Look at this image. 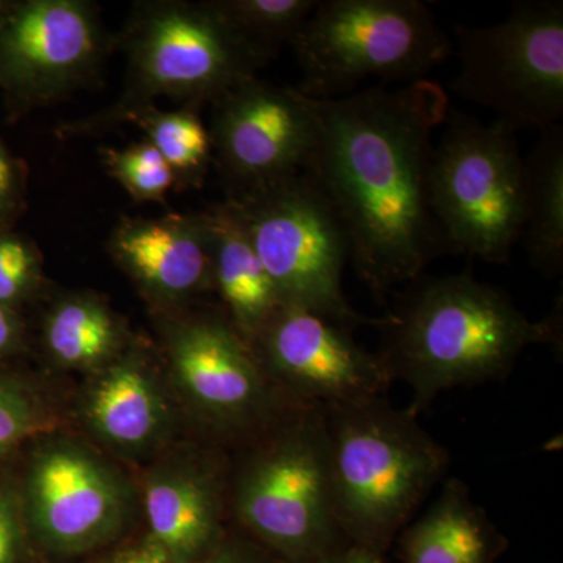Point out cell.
<instances>
[{
    "mask_svg": "<svg viewBox=\"0 0 563 563\" xmlns=\"http://www.w3.org/2000/svg\"><path fill=\"white\" fill-rule=\"evenodd\" d=\"M43 282V258L38 247L10 229L0 231V303L16 309L27 301Z\"/></svg>",
    "mask_w": 563,
    "mask_h": 563,
    "instance_id": "d4e9b609",
    "label": "cell"
},
{
    "mask_svg": "<svg viewBox=\"0 0 563 563\" xmlns=\"http://www.w3.org/2000/svg\"><path fill=\"white\" fill-rule=\"evenodd\" d=\"M339 322L282 306L250 344L262 368L296 401L329 407L385 396L391 385L377 354Z\"/></svg>",
    "mask_w": 563,
    "mask_h": 563,
    "instance_id": "7c38bea8",
    "label": "cell"
},
{
    "mask_svg": "<svg viewBox=\"0 0 563 563\" xmlns=\"http://www.w3.org/2000/svg\"><path fill=\"white\" fill-rule=\"evenodd\" d=\"M124 343L120 320L91 295L66 296L44 322L46 350L68 368L101 369L122 354Z\"/></svg>",
    "mask_w": 563,
    "mask_h": 563,
    "instance_id": "44dd1931",
    "label": "cell"
},
{
    "mask_svg": "<svg viewBox=\"0 0 563 563\" xmlns=\"http://www.w3.org/2000/svg\"><path fill=\"white\" fill-rule=\"evenodd\" d=\"M395 544L402 563H496L510 547L459 477L443 481L432 506L404 528Z\"/></svg>",
    "mask_w": 563,
    "mask_h": 563,
    "instance_id": "e0dca14e",
    "label": "cell"
},
{
    "mask_svg": "<svg viewBox=\"0 0 563 563\" xmlns=\"http://www.w3.org/2000/svg\"><path fill=\"white\" fill-rule=\"evenodd\" d=\"M27 537L20 514L9 496L0 490V563H29Z\"/></svg>",
    "mask_w": 563,
    "mask_h": 563,
    "instance_id": "83f0119b",
    "label": "cell"
},
{
    "mask_svg": "<svg viewBox=\"0 0 563 563\" xmlns=\"http://www.w3.org/2000/svg\"><path fill=\"white\" fill-rule=\"evenodd\" d=\"M110 563H174L161 544L150 536L141 542L118 551Z\"/></svg>",
    "mask_w": 563,
    "mask_h": 563,
    "instance_id": "f546056e",
    "label": "cell"
},
{
    "mask_svg": "<svg viewBox=\"0 0 563 563\" xmlns=\"http://www.w3.org/2000/svg\"><path fill=\"white\" fill-rule=\"evenodd\" d=\"M174 377L224 439L251 442L299 406L269 379L250 344L220 314L172 318L165 328Z\"/></svg>",
    "mask_w": 563,
    "mask_h": 563,
    "instance_id": "30bf717a",
    "label": "cell"
},
{
    "mask_svg": "<svg viewBox=\"0 0 563 563\" xmlns=\"http://www.w3.org/2000/svg\"><path fill=\"white\" fill-rule=\"evenodd\" d=\"M98 10L85 0H11L0 22V92L11 117L91 80L107 51Z\"/></svg>",
    "mask_w": 563,
    "mask_h": 563,
    "instance_id": "8fae6325",
    "label": "cell"
},
{
    "mask_svg": "<svg viewBox=\"0 0 563 563\" xmlns=\"http://www.w3.org/2000/svg\"><path fill=\"white\" fill-rule=\"evenodd\" d=\"M124 122H132L144 140L150 141L163 161L173 169L176 181L185 185L201 184L209 168L213 150L209 129L192 109L161 110L146 107L129 114Z\"/></svg>",
    "mask_w": 563,
    "mask_h": 563,
    "instance_id": "7402d4cb",
    "label": "cell"
},
{
    "mask_svg": "<svg viewBox=\"0 0 563 563\" xmlns=\"http://www.w3.org/2000/svg\"><path fill=\"white\" fill-rule=\"evenodd\" d=\"M98 372L85 398L92 432L124 453L152 446L165 431L168 406L143 355L122 352Z\"/></svg>",
    "mask_w": 563,
    "mask_h": 563,
    "instance_id": "ac0fdd59",
    "label": "cell"
},
{
    "mask_svg": "<svg viewBox=\"0 0 563 563\" xmlns=\"http://www.w3.org/2000/svg\"><path fill=\"white\" fill-rule=\"evenodd\" d=\"M302 95L335 99L372 79H426L453 41L420 0H324L291 41Z\"/></svg>",
    "mask_w": 563,
    "mask_h": 563,
    "instance_id": "8992f818",
    "label": "cell"
},
{
    "mask_svg": "<svg viewBox=\"0 0 563 563\" xmlns=\"http://www.w3.org/2000/svg\"><path fill=\"white\" fill-rule=\"evenodd\" d=\"M203 214L209 229L213 288L228 309V320L251 344L280 309L279 296L231 203H220Z\"/></svg>",
    "mask_w": 563,
    "mask_h": 563,
    "instance_id": "d6986e66",
    "label": "cell"
},
{
    "mask_svg": "<svg viewBox=\"0 0 563 563\" xmlns=\"http://www.w3.org/2000/svg\"><path fill=\"white\" fill-rule=\"evenodd\" d=\"M11 5V0H0V22H2L3 16H5L7 11H9Z\"/></svg>",
    "mask_w": 563,
    "mask_h": 563,
    "instance_id": "d6a6232c",
    "label": "cell"
},
{
    "mask_svg": "<svg viewBox=\"0 0 563 563\" xmlns=\"http://www.w3.org/2000/svg\"><path fill=\"white\" fill-rule=\"evenodd\" d=\"M318 563H388L387 555L373 553L365 548L347 544L343 550L329 555L324 561Z\"/></svg>",
    "mask_w": 563,
    "mask_h": 563,
    "instance_id": "1f68e13d",
    "label": "cell"
},
{
    "mask_svg": "<svg viewBox=\"0 0 563 563\" xmlns=\"http://www.w3.org/2000/svg\"><path fill=\"white\" fill-rule=\"evenodd\" d=\"M128 77L109 110L70 125V135L113 128L161 98L190 107L214 102L273 57L225 20L211 2L155 0L133 7L122 33Z\"/></svg>",
    "mask_w": 563,
    "mask_h": 563,
    "instance_id": "5b68a950",
    "label": "cell"
},
{
    "mask_svg": "<svg viewBox=\"0 0 563 563\" xmlns=\"http://www.w3.org/2000/svg\"><path fill=\"white\" fill-rule=\"evenodd\" d=\"M228 476L236 531L282 563H318L346 548L322 407L299 404L246 443Z\"/></svg>",
    "mask_w": 563,
    "mask_h": 563,
    "instance_id": "277c9868",
    "label": "cell"
},
{
    "mask_svg": "<svg viewBox=\"0 0 563 563\" xmlns=\"http://www.w3.org/2000/svg\"><path fill=\"white\" fill-rule=\"evenodd\" d=\"M303 99L314 122L303 173L335 211L355 272L384 302L437 257L453 254L429 190L433 133L446 120L450 98L422 79Z\"/></svg>",
    "mask_w": 563,
    "mask_h": 563,
    "instance_id": "6da1fadb",
    "label": "cell"
},
{
    "mask_svg": "<svg viewBox=\"0 0 563 563\" xmlns=\"http://www.w3.org/2000/svg\"><path fill=\"white\" fill-rule=\"evenodd\" d=\"M29 521L44 551L60 558L117 539L128 520L124 485L91 451L52 443L36 454L27 479Z\"/></svg>",
    "mask_w": 563,
    "mask_h": 563,
    "instance_id": "5bb4252c",
    "label": "cell"
},
{
    "mask_svg": "<svg viewBox=\"0 0 563 563\" xmlns=\"http://www.w3.org/2000/svg\"><path fill=\"white\" fill-rule=\"evenodd\" d=\"M459 74L453 91L495 111L514 132H543L563 118V3H515L487 27L455 25Z\"/></svg>",
    "mask_w": 563,
    "mask_h": 563,
    "instance_id": "9c48e42d",
    "label": "cell"
},
{
    "mask_svg": "<svg viewBox=\"0 0 563 563\" xmlns=\"http://www.w3.org/2000/svg\"><path fill=\"white\" fill-rule=\"evenodd\" d=\"M229 466L220 455L157 470L146 483L150 537L174 563H203L228 536Z\"/></svg>",
    "mask_w": 563,
    "mask_h": 563,
    "instance_id": "2e32d148",
    "label": "cell"
},
{
    "mask_svg": "<svg viewBox=\"0 0 563 563\" xmlns=\"http://www.w3.org/2000/svg\"><path fill=\"white\" fill-rule=\"evenodd\" d=\"M203 563H282L261 544L239 531H229L218 550Z\"/></svg>",
    "mask_w": 563,
    "mask_h": 563,
    "instance_id": "f1b7e54d",
    "label": "cell"
},
{
    "mask_svg": "<svg viewBox=\"0 0 563 563\" xmlns=\"http://www.w3.org/2000/svg\"><path fill=\"white\" fill-rule=\"evenodd\" d=\"M107 172L136 202L165 203L177 184L168 163L147 140L136 141L122 150L101 152Z\"/></svg>",
    "mask_w": 563,
    "mask_h": 563,
    "instance_id": "cb8c5ba5",
    "label": "cell"
},
{
    "mask_svg": "<svg viewBox=\"0 0 563 563\" xmlns=\"http://www.w3.org/2000/svg\"><path fill=\"white\" fill-rule=\"evenodd\" d=\"M324 410L336 515L347 542L387 555L450 468L418 417L385 396Z\"/></svg>",
    "mask_w": 563,
    "mask_h": 563,
    "instance_id": "3957f363",
    "label": "cell"
},
{
    "mask_svg": "<svg viewBox=\"0 0 563 563\" xmlns=\"http://www.w3.org/2000/svg\"><path fill=\"white\" fill-rule=\"evenodd\" d=\"M284 307L310 310L344 328H385L390 317L358 313L343 290L350 243L335 211L307 173L229 199Z\"/></svg>",
    "mask_w": 563,
    "mask_h": 563,
    "instance_id": "52a82bcc",
    "label": "cell"
},
{
    "mask_svg": "<svg viewBox=\"0 0 563 563\" xmlns=\"http://www.w3.org/2000/svg\"><path fill=\"white\" fill-rule=\"evenodd\" d=\"M525 220L521 240L531 265L544 277L563 269V128L540 132L525 158Z\"/></svg>",
    "mask_w": 563,
    "mask_h": 563,
    "instance_id": "ffe728a7",
    "label": "cell"
},
{
    "mask_svg": "<svg viewBox=\"0 0 563 563\" xmlns=\"http://www.w3.org/2000/svg\"><path fill=\"white\" fill-rule=\"evenodd\" d=\"M54 428V418L27 388L0 377V454Z\"/></svg>",
    "mask_w": 563,
    "mask_h": 563,
    "instance_id": "484cf974",
    "label": "cell"
},
{
    "mask_svg": "<svg viewBox=\"0 0 563 563\" xmlns=\"http://www.w3.org/2000/svg\"><path fill=\"white\" fill-rule=\"evenodd\" d=\"M213 7L236 31L274 55L282 43L290 44L318 0H213Z\"/></svg>",
    "mask_w": 563,
    "mask_h": 563,
    "instance_id": "603a6c76",
    "label": "cell"
},
{
    "mask_svg": "<svg viewBox=\"0 0 563 563\" xmlns=\"http://www.w3.org/2000/svg\"><path fill=\"white\" fill-rule=\"evenodd\" d=\"M388 317L377 357L391 383L409 385L407 410L415 417L440 393L506 379L528 347L562 351V298L543 320L531 321L506 292L472 274L418 285Z\"/></svg>",
    "mask_w": 563,
    "mask_h": 563,
    "instance_id": "7a4b0ae2",
    "label": "cell"
},
{
    "mask_svg": "<svg viewBox=\"0 0 563 563\" xmlns=\"http://www.w3.org/2000/svg\"><path fill=\"white\" fill-rule=\"evenodd\" d=\"M109 252L140 290L163 306L188 301L213 288L203 213L122 218L111 232Z\"/></svg>",
    "mask_w": 563,
    "mask_h": 563,
    "instance_id": "9a60e30c",
    "label": "cell"
},
{
    "mask_svg": "<svg viewBox=\"0 0 563 563\" xmlns=\"http://www.w3.org/2000/svg\"><path fill=\"white\" fill-rule=\"evenodd\" d=\"M27 176L0 136V231H10L25 209Z\"/></svg>",
    "mask_w": 563,
    "mask_h": 563,
    "instance_id": "4316f807",
    "label": "cell"
},
{
    "mask_svg": "<svg viewBox=\"0 0 563 563\" xmlns=\"http://www.w3.org/2000/svg\"><path fill=\"white\" fill-rule=\"evenodd\" d=\"M433 147L431 206L453 254L506 263L525 220V158L512 129L451 109Z\"/></svg>",
    "mask_w": 563,
    "mask_h": 563,
    "instance_id": "ba28073f",
    "label": "cell"
},
{
    "mask_svg": "<svg viewBox=\"0 0 563 563\" xmlns=\"http://www.w3.org/2000/svg\"><path fill=\"white\" fill-rule=\"evenodd\" d=\"M21 321L16 310L0 303V355L16 350L21 342Z\"/></svg>",
    "mask_w": 563,
    "mask_h": 563,
    "instance_id": "4dcf8cb0",
    "label": "cell"
},
{
    "mask_svg": "<svg viewBox=\"0 0 563 563\" xmlns=\"http://www.w3.org/2000/svg\"><path fill=\"white\" fill-rule=\"evenodd\" d=\"M211 103V150L240 192L303 173L313 150L314 122L298 88L255 76Z\"/></svg>",
    "mask_w": 563,
    "mask_h": 563,
    "instance_id": "4fadbf2b",
    "label": "cell"
}]
</instances>
